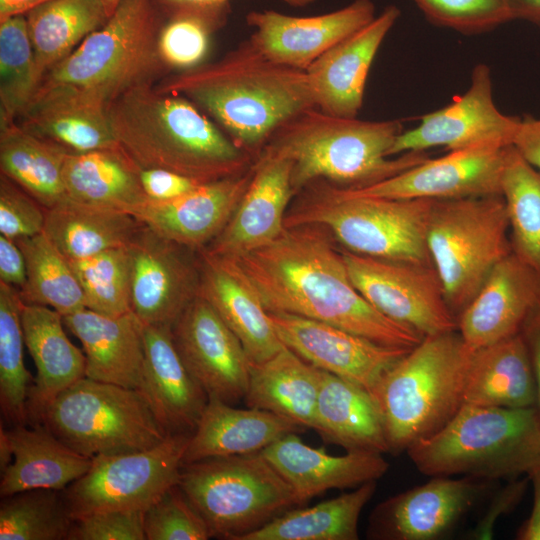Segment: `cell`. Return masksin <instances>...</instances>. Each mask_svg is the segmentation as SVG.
<instances>
[{"label": "cell", "mask_w": 540, "mask_h": 540, "mask_svg": "<svg viewBox=\"0 0 540 540\" xmlns=\"http://www.w3.org/2000/svg\"><path fill=\"white\" fill-rule=\"evenodd\" d=\"M324 230L315 224L285 227L270 244L231 259L267 312L320 321L387 346L418 345L423 335L380 313L356 289L342 252Z\"/></svg>", "instance_id": "1"}, {"label": "cell", "mask_w": 540, "mask_h": 540, "mask_svg": "<svg viewBox=\"0 0 540 540\" xmlns=\"http://www.w3.org/2000/svg\"><path fill=\"white\" fill-rule=\"evenodd\" d=\"M155 87L192 101L255 157L277 127L315 107L306 72L274 62L249 38L215 61L168 74Z\"/></svg>", "instance_id": "2"}, {"label": "cell", "mask_w": 540, "mask_h": 540, "mask_svg": "<svg viewBox=\"0 0 540 540\" xmlns=\"http://www.w3.org/2000/svg\"><path fill=\"white\" fill-rule=\"evenodd\" d=\"M106 112L119 147L139 168L207 183L240 175L256 159L192 101L155 84L130 89Z\"/></svg>", "instance_id": "3"}, {"label": "cell", "mask_w": 540, "mask_h": 540, "mask_svg": "<svg viewBox=\"0 0 540 540\" xmlns=\"http://www.w3.org/2000/svg\"><path fill=\"white\" fill-rule=\"evenodd\" d=\"M400 120L366 121L305 109L277 127L261 152L290 161L295 193L325 180L359 189L390 178L426 160V151L390 156Z\"/></svg>", "instance_id": "4"}, {"label": "cell", "mask_w": 540, "mask_h": 540, "mask_svg": "<svg viewBox=\"0 0 540 540\" xmlns=\"http://www.w3.org/2000/svg\"><path fill=\"white\" fill-rule=\"evenodd\" d=\"M163 21L156 0H122L101 28L45 73L31 102L60 99L107 110L130 89L156 84L170 74L158 51Z\"/></svg>", "instance_id": "5"}, {"label": "cell", "mask_w": 540, "mask_h": 540, "mask_svg": "<svg viewBox=\"0 0 540 540\" xmlns=\"http://www.w3.org/2000/svg\"><path fill=\"white\" fill-rule=\"evenodd\" d=\"M475 349L458 330L424 336L369 392L389 453L406 452L447 425L464 405Z\"/></svg>", "instance_id": "6"}, {"label": "cell", "mask_w": 540, "mask_h": 540, "mask_svg": "<svg viewBox=\"0 0 540 540\" xmlns=\"http://www.w3.org/2000/svg\"><path fill=\"white\" fill-rule=\"evenodd\" d=\"M406 453L430 477L515 479L540 466V419L536 407L464 404L440 431Z\"/></svg>", "instance_id": "7"}, {"label": "cell", "mask_w": 540, "mask_h": 540, "mask_svg": "<svg viewBox=\"0 0 540 540\" xmlns=\"http://www.w3.org/2000/svg\"><path fill=\"white\" fill-rule=\"evenodd\" d=\"M301 191L286 214L285 227L320 225L350 252L433 266L427 224L434 200L365 196L325 180Z\"/></svg>", "instance_id": "8"}, {"label": "cell", "mask_w": 540, "mask_h": 540, "mask_svg": "<svg viewBox=\"0 0 540 540\" xmlns=\"http://www.w3.org/2000/svg\"><path fill=\"white\" fill-rule=\"evenodd\" d=\"M179 487L212 537L242 540L285 511L301 506L293 488L262 452L183 464Z\"/></svg>", "instance_id": "9"}, {"label": "cell", "mask_w": 540, "mask_h": 540, "mask_svg": "<svg viewBox=\"0 0 540 540\" xmlns=\"http://www.w3.org/2000/svg\"><path fill=\"white\" fill-rule=\"evenodd\" d=\"M427 247L457 320L495 265L512 252L503 197L434 200Z\"/></svg>", "instance_id": "10"}, {"label": "cell", "mask_w": 540, "mask_h": 540, "mask_svg": "<svg viewBox=\"0 0 540 540\" xmlns=\"http://www.w3.org/2000/svg\"><path fill=\"white\" fill-rule=\"evenodd\" d=\"M40 424L92 459L149 449L169 435L136 389L88 377L63 391Z\"/></svg>", "instance_id": "11"}, {"label": "cell", "mask_w": 540, "mask_h": 540, "mask_svg": "<svg viewBox=\"0 0 540 540\" xmlns=\"http://www.w3.org/2000/svg\"><path fill=\"white\" fill-rule=\"evenodd\" d=\"M190 435L169 434L149 449L93 458L90 469L62 490L71 517L146 511L178 484Z\"/></svg>", "instance_id": "12"}, {"label": "cell", "mask_w": 540, "mask_h": 540, "mask_svg": "<svg viewBox=\"0 0 540 540\" xmlns=\"http://www.w3.org/2000/svg\"><path fill=\"white\" fill-rule=\"evenodd\" d=\"M349 277L361 295L389 319L423 336L457 330L433 266L342 251Z\"/></svg>", "instance_id": "13"}, {"label": "cell", "mask_w": 540, "mask_h": 540, "mask_svg": "<svg viewBox=\"0 0 540 540\" xmlns=\"http://www.w3.org/2000/svg\"><path fill=\"white\" fill-rule=\"evenodd\" d=\"M131 312L143 326H172L199 295L201 256L144 224L128 245Z\"/></svg>", "instance_id": "14"}, {"label": "cell", "mask_w": 540, "mask_h": 540, "mask_svg": "<svg viewBox=\"0 0 540 540\" xmlns=\"http://www.w3.org/2000/svg\"><path fill=\"white\" fill-rule=\"evenodd\" d=\"M489 481L431 477L380 502L367 537L374 540H440L449 536L484 495Z\"/></svg>", "instance_id": "15"}, {"label": "cell", "mask_w": 540, "mask_h": 540, "mask_svg": "<svg viewBox=\"0 0 540 540\" xmlns=\"http://www.w3.org/2000/svg\"><path fill=\"white\" fill-rule=\"evenodd\" d=\"M175 347L209 398L234 405L245 398L252 362L210 303L197 296L171 326Z\"/></svg>", "instance_id": "16"}, {"label": "cell", "mask_w": 540, "mask_h": 540, "mask_svg": "<svg viewBox=\"0 0 540 540\" xmlns=\"http://www.w3.org/2000/svg\"><path fill=\"white\" fill-rule=\"evenodd\" d=\"M509 146L484 142L450 150L383 181L350 190L392 199L449 200L501 195V176Z\"/></svg>", "instance_id": "17"}, {"label": "cell", "mask_w": 540, "mask_h": 540, "mask_svg": "<svg viewBox=\"0 0 540 540\" xmlns=\"http://www.w3.org/2000/svg\"><path fill=\"white\" fill-rule=\"evenodd\" d=\"M520 118L503 114L495 105L490 68L476 65L466 92L452 103L427 113L419 124L402 131L390 156L434 147L462 149L484 142L511 145Z\"/></svg>", "instance_id": "18"}, {"label": "cell", "mask_w": 540, "mask_h": 540, "mask_svg": "<svg viewBox=\"0 0 540 540\" xmlns=\"http://www.w3.org/2000/svg\"><path fill=\"white\" fill-rule=\"evenodd\" d=\"M281 342L315 367L368 392L410 349L374 342L305 317L268 312Z\"/></svg>", "instance_id": "19"}, {"label": "cell", "mask_w": 540, "mask_h": 540, "mask_svg": "<svg viewBox=\"0 0 540 540\" xmlns=\"http://www.w3.org/2000/svg\"><path fill=\"white\" fill-rule=\"evenodd\" d=\"M371 0L350 4L315 16H291L274 10L250 11L249 39L269 59L305 71L330 48L361 29L375 17Z\"/></svg>", "instance_id": "20"}, {"label": "cell", "mask_w": 540, "mask_h": 540, "mask_svg": "<svg viewBox=\"0 0 540 540\" xmlns=\"http://www.w3.org/2000/svg\"><path fill=\"white\" fill-rule=\"evenodd\" d=\"M399 16L395 5L386 6L371 22L330 48L305 70L316 108L334 116L358 117L371 66Z\"/></svg>", "instance_id": "21"}, {"label": "cell", "mask_w": 540, "mask_h": 540, "mask_svg": "<svg viewBox=\"0 0 540 540\" xmlns=\"http://www.w3.org/2000/svg\"><path fill=\"white\" fill-rule=\"evenodd\" d=\"M289 160L261 152L253 164L251 181L225 228L205 250L237 258L262 248L285 229L286 210L295 191Z\"/></svg>", "instance_id": "22"}, {"label": "cell", "mask_w": 540, "mask_h": 540, "mask_svg": "<svg viewBox=\"0 0 540 540\" xmlns=\"http://www.w3.org/2000/svg\"><path fill=\"white\" fill-rule=\"evenodd\" d=\"M540 301V272L513 252L499 261L457 317V330L472 348L520 333Z\"/></svg>", "instance_id": "23"}, {"label": "cell", "mask_w": 540, "mask_h": 540, "mask_svg": "<svg viewBox=\"0 0 540 540\" xmlns=\"http://www.w3.org/2000/svg\"><path fill=\"white\" fill-rule=\"evenodd\" d=\"M252 174L253 165L240 175L203 183L171 201L147 200L131 215L162 237L201 250L225 228Z\"/></svg>", "instance_id": "24"}, {"label": "cell", "mask_w": 540, "mask_h": 540, "mask_svg": "<svg viewBox=\"0 0 540 540\" xmlns=\"http://www.w3.org/2000/svg\"><path fill=\"white\" fill-rule=\"evenodd\" d=\"M144 364L136 389L167 434L192 433L209 397L184 365L170 326H143Z\"/></svg>", "instance_id": "25"}, {"label": "cell", "mask_w": 540, "mask_h": 540, "mask_svg": "<svg viewBox=\"0 0 540 540\" xmlns=\"http://www.w3.org/2000/svg\"><path fill=\"white\" fill-rule=\"evenodd\" d=\"M199 296L207 300L237 336L252 364H260L285 345L250 281L231 258L200 250Z\"/></svg>", "instance_id": "26"}, {"label": "cell", "mask_w": 540, "mask_h": 540, "mask_svg": "<svg viewBox=\"0 0 540 540\" xmlns=\"http://www.w3.org/2000/svg\"><path fill=\"white\" fill-rule=\"evenodd\" d=\"M291 433L261 452L293 488L301 505L331 489L356 488L377 481L389 463L379 453L347 451L331 455Z\"/></svg>", "instance_id": "27"}, {"label": "cell", "mask_w": 540, "mask_h": 540, "mask_svg": "<svg viewBox=\"0 0 540 540\" xmlns=\"http://www.w3.org/2000/svg\"><path fill=\"white\" fill-rule=\"evenodd\" d=\"M21 323L36 367L27 400L28 424H40L52 402L85 377V354L67 337L62 315L39 304L22 303Z\"/></svg>", "instance_id": "28"}, {"label": "cell", "mask_w": 540, "mask_h": 540, "mask_svg": "<svg viewBox=\"0 0 540 540\" xmlns=\"http://www.w3.org/2000/svg\"><path fill=\"white\" fill-rule=\"evenodd\" d=\"M62 317L65 327L82 344L85 377L139 387L145 356L143 325L132 312L106 316L84 308Z\"/></svg>", "instance_id": "29"}, {"label": "cell", "mask_w": 540, "mask_h": 540, "mask_svg": "<svg viewBox=\"0 0 540 540\" xmlns=\"http://www.w3.org/2000/svg\"><path fill=\"white\" fill-rule=\"evenodd\" d=\"M305 428L288 418L258 408H235L217 398L208 403L194 429L183 464L206 458L261 452Z\"/></svg>", "instance_id": "30"}, {"label": "cell", "mask_w": 540, "mask_h": 540, "mask_svg": "<svg viewBox=\"0 0 540 540\" xmlns=\"http://www.w3.org/2000/svg\"><path fill=\"white\" fill-rule=\"evenodd\" d=\"M27 425L7 430L13 460L1 472V497L32 489L62 491L90 469L92 458L68 447L43 424Z\"/></svg>", "instance_id": "31"}, {"label": "cell", "mask_w": 540, "mask_h": 540, "mask_svg": "<svg viewBox=\"0 0 540 540\" xmlns=\"http://www.w3.org/2000/svg\"><path fill=\"white\" fill-rule=\"evenodd\" d=\"M346 451L387 453L379 412L363 387L322 370L313 428Z\"/></svg>", "instance_id": "32"}, {"label": "cell", "mask_w": 540, "mask_h": 540, "mask_svg": "<svg viewBox=\"0 0 540 540\" xmlns=\"http://www.w3.org/2000/svg\"><path fill=\"white\" fill-rule=\"evenodd\" d=\"M536 403L535 375L520 333L475 349L464 404L522 409Z\"/></svg>", "instance_id": "33"}, {"label": "cell", "mask_w": 540, "mask_h": 540, "mask_svg": "<svg viewBox=\"0 0 540 540\" xmlns=\"http://www.w3.org/2000/svg\"><path fill=\"white\" fill-rule=\"evenodd\" d=\"M67 198L96 207L132 213L148 199L139 167L119 145L67 154L63 165Z\"/></svg>", "instance_id": "34"}, {"label": "cell", "mask_w": 540, "mask_h": 540, "mask_svg": "<svg viewBox=\"0 0 540 540\" xmlns=\"http://www.w3.org/2000/svg\"><path fill=\"white\" fill-rule=\"evenodd\" d=\"M321 377V369L284 346L265 362L252 364L246 406L313 429Z\"/></svg>", "instance_id": "35"}, {"label": "cell", "mask_w": 540, "mask_h": 540, "mask_svg": "<svg viewBox=\"0 0 540 540\" xmlns=\"http://www.w3.org/2000/svg\"><path fill=\"white\" fill-rule=\"evenodd\" d=\"M142 223L128 212L66 199L46 209L43 233L68 260L127 247Z\"/></svg>", "instance_id": "36"}, {"label": "cell", "mask_w": 540, "mask_h": 540, "mask_svg": "<svg viewBox=\"0 0 540 540\" xmlns=\"http://www.w3.org/2000/svg\"><path fill=\"white\" fill-rule=\"evenodd\" d=\"M375 490L370 481L314 506L289 509L242 540H357L361 512Z\"/></svg>", "instance_id": "37"}, {"label": "cell", "mask_w": 540, "mask_h": 540, "mask_svg": "<svg viewBox=\"0 0 540 540\" xmlns=\"http://www.w3.org/2000/svg\"><path fill=\"white\" fill-rule=\"evenodd\" d=\"M17 123L66 154L86 153L118 145L106 109L80 102L35 100Z\"/></svg>", "instance_id": "38"}, {"label": "cell", "mask_w": 540, "mask_h": 540, "mask_svg": "<svg viewBox=\"0 0 540 540\" xmlns=\"http://www.w3.org/2000/svg\"><path fill=\"white\" fill-rule=\"evenodd\" d=\"M25 17L41 81L109 18L100 0H51Z\"/></svg>", "instance_id": "39"}, {"label": "cell", "mask_w": 540, "mask_h": 540, "mask_svg": "<svg viewBox=\"0 0 540 540\" xmlns=\"http://www.w3.org/2000/svg\"><path fill=\"white\" fill-rule=\"evenodd\" d=\"M66 155L17 122L0 128L1 174L46 209L68 199L63 178Z\"/></svg>", "instance_id": "40"}, {"label": "cell", "mask_w": 540, "mask_h": 540, "mask_svg": "<svg viewBox=\"0 0 540 540\" xmlns=\"http://www.w3.org/2000/svg\"><path fill=\"white\" fill-rule=\"evenodd\" d=\"M159 6L164 21L159 31L158 51L170 73L204 63L212 36L228 22L230 3L186 2Z\"/></svg>", "instance_id": "41"}, {"label": "cell", "mask_w": 540, "mask_h": 540, "mask_svg": "<svg viewBox=\"0 0 540 540\" xmlns=\"http://www.w3.org/2000/svg\"><path fill=\"white\" fill-rule=\"evenodd\" d=\"M14 241L26 263V284L19 290L24 303L50 307L62 316L86 308L68 259L43 232Z\"/></svg>", "instance_id": "42"}, {"label": "cell", "mask_w": 540, "mask_h": 540, "mask_svg": "<svg viewBox=\"0 0 540 540\" xmlns=\"http://www.w3.org/2000/svg\"><path fill=\"white\" fill-rule=\"evenodd\" d=\"M512 252L540 272V171L510 145L501 176Z\"/></svg>", "instance_id": "43"}, {"label": "cell", "mask_w": 540, "mask_h": 540, "mask_svg": "<svg viewBox=\"0 0 540 540\" xmlns=\"http://www.w3.org/2000/svg\"><path fill=\"white\" fill-rule=\"evenodd\" d=\"M22 299L16 287L0 281V407L12 425L28 424L31 375L24 363Z\"/></svg>", "instance_id": "44"}, {"label": "cell", "mask_w": 540, "mask_h": 540, "mask_svg": "<svg viewBox=\"0 0 540 540\" xmlns=\"http://www.w3.org/2000/svg\"><path fill=\"white\" fill-rule=\"evenodd\" d=\"M40 82L25 15L0 22V128L17 122Z\"/></svg>", "instance_id": "45"}, {"label": "cell", "mask_w": 540, "mask_h": 540, "mask_svg": "<svg viewBox=\"0 0 540 540\" xmlns=\"http://www.w3.org/2000/svg\"><path fill=\"white\" fill-rule=\"evenodd\" d=\"M73 523L62 491L32 489L2 497L0 540H68Z\"/></svg>", "instance_id": "46"}, {"label": "cell", "mask_w": 540, "mask_h": 540, "mask_svg": "<svg viewBox=\"0 0 540 540\" xmlns=\"http://www.w3.org/2000/svg\"><path fill=\"white\" fill-rule=\"evenodd\" d=\"M68 261L81 286L87 309L106 316L131 312V261L128 246Z\"/></svg>", "instance_id": "47"}, {"label": "cell", "mask_w": 540, "mask_h": 540, "mask_svg": "<svg viewBox=\"0 0 540 540\" xmlns=\"http://www.w3.org/2000/svg\"><path fill=\"white\" fill-rule=\"evenodd\" d=\"M146 540H207L212 533L178 484L144 513Z\"/></svg>", "instance_id": "48"}, {"label": "cell", "mask_w": 540, "mask_h": 540, "mask_svg": "<svg viewBox=\"0 0 540 540\" xmlns=\"http://www.w3.org/2000/svg\"><path fill=\"white\" fill-rule=\"evenodd\" d=\"M432 23L478 34L515 20L508 0H413Z\"/></svg>", "instance_id": "49"}, {"label": "cell", "mask_w": 540, "mask_h": 540, "mask_svg": "<svg viewBox=\"0 0 540 540\" xmlns=\"http://www.w3.org/2000/svg\"><path fill=\"white\" fill-rule=\"evenodd\" d=\"M46 208L15 182L0 174V234L16 240L44 231Z\"/></svg>", "instance_id": "50"}, {"label": "cell", "mask_w": 540, "mask_h": 540, "mask_svg": "<svg viewBox=\"0 0 540 540\" xmlns=\"http://www.w3.org/2000/svg\"><path fill=\"white\" fill-rule=\"evenodd\" d=\"M144 513L115 510L78 518L68 540H146Z\"/></svg>", "instance_id": "51"}, {"label": "cell", "mask_w": 540, "mask_h": 540, "mask_svg": "<svg viewBox=\"0 0 540 540\" xmlns=\"http://www.w3.org/2000/svg\"><path fill=\"white\" fill-rule=\"evenodd\" d=\"M530 484L529 477H518L507 480V483L496 491L485 512L467 533V539L490 540L494 537L498 520L511 513L522 501Z\"/></svg>", "instance_id": "52"}, {"label": "cell", "mask_w": 540, "mask_h": 540, "mask_svg": "<svg viewBox=\"0 0 540 540\" xmlns=\"http://www.w3.org/2000/svg\"><path fill=\"white\" fill-rule=\"evenodd\" d=\"M139 177L147 199L154 202L171 201L203 184L159 168H139Z\"/></svg>", "instance_id": "53"}, {"label": "cell", "mask_w": 540, "mask_h": 540, "mask_svg": "<svg viewBox=\"0 0 540 540\" xmlns=\"http://www.w3.org/2000/svg\"><path fill=\"white\" fill-rule=\"evenodd\" d=\"M26 263L17 243L0 234V281L21 290L26 284Z\"/></svg>", "instance_id": "54"}, {"label": "cell", "mask_w": 540, "mask_h": 540, "mask_svg": "<svg viewBox=\"0 0 540 540\" xmlns=\"http://www.w3.org/2000/svg\"><path fill=\"white\" fill-rule=\"evenodd\" d=\"M517 152L540 171V118H520L512 144Z\"/></svg>", "instance_id": "55"}, {"label": "cell", "mask_w": 540, "mask_h": 540, "mask_svg": "<svg viewBox=\"0 0 540 540\" xmlns=\"http://www.w3.org/2000/svg\"><path fill=\"white\" fill-rule=\"evenodd\" d=\"M520 334L527 347L535 375L537 386V403L535 407L540 419V301L524 320Z\"/></svg>", "instance_id": "56"}, {"label": "cell", "mask_w": 540, "mask_h": 540, "mask_svg": "<svg viewBox=\"0 0 540 540\" xmlns=\"http://www.w3.org/2000/svg\"><path fill=\"white\" fill-rule=\"evenodd\" d=\"M533 489V503L529 517L519 528L516 538L519 540H540V466L529 475Z\"/></svg>", "instance_id": "57"}, {"label": "cell", "mask_w": 540, "mask_h": 540, "mask_svg": "<svg viewBox=\"0 0 540 540\" xmlns=\"http://www.w3.org/2000/svg\"><path fill=\"white\" fill-rule=\"evenodd\" d=\"M51 0H0V22L19 15H26L36 7Z\"/></svg>", "instance_id": "58"}, {"label": "cell", "mask_w": 540, "mask_h": 540, "mask_svg": "<svg viewBox=\"0 0 540 540\" xmlns=\"http://www.w3.org/2000/svg\"><path fill=\"white\" fill-rule=\"evenodd\" d=\"M515 19L540 26V0H508Z\"/></svg>", "instance_id": "59"}, {"label": "cell", "mask_w": 540, "mask_h": 540, "mask_svg": "<svg viewBox=\"0 0 540 540\" xmlns=\"http://www.w3.org/2000/svg\"><path fill=\"white\" fill-rule=\"evenodd\" d=\"M292 7H306L313 4L316 0H279ZM159 5H172L177 3H230V0H156Z\"/></svg>", "instance_id": "60"}, {"label": "cell", "mask_w": 540, "mask_h": 540, "mask_svg": "<svg viewBox=\"0 0 540 540\" xmlns=\"http://www.w3.org/2000/svg\"><path fill=\"white\" fill-rule=\"evenodd\" d=\"M13 452L7 430L0 426V471L3 472L12 462Z\"/></svg>", "instance_id": "61"}, {"label": "cell", "mask_w": 540, "mask_h": 540, "mask_svg": "<svg viewBox=\"0 0 540 540\" xmlns=\"http://www.w3.org/2000/svg\"><path fill=\"white\" fill-rule=\"evenodd\" d=\"M105 8L107 15L110 17L122 0H100Z\"/></svg>", "instance_id": "62"}]
</instances>
